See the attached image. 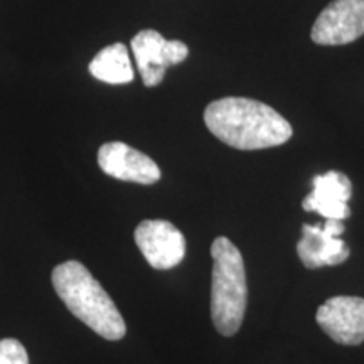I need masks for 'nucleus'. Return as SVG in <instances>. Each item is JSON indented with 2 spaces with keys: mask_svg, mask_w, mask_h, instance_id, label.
Here are the masks:
<instances>
[{
  "mask_svg": "<svg viewBox=\"0 0 364 364\" xmlns=\"http://www.w3.org/2000/svg\"><path fill=\"white\" fill-rule=\"evenodd\" d=\"M206 127L216 139L238 150H262L289 142L292 125L268 105L228 97L209 103Z\"/></svg>",
  "mask_w": 364,
  "mask_h": 364,
  "instance_id": "obj_1",
  "label": "nucleus"
},
{
  "mask_svg": "<svg viewBox=\"0 0 364 364\" xmlns=\"http://www.w3.org/2000/svg\"><path fill=\"white\" fill-rule=\"evenodd\" d=\"M58 297L83 324L107 341L125 338L127 326L110 295L93 279L83 263L70 260L61 263L51 273Z\"/></svg>",
  "mask_w": 364,
  "mask_h": 364,
  "instance_id": "obj_2",
  "label": "nucleus"
},
{
  "mask_svg": "<svg viewBox=\"0 0 364 364\" xmlns=\"http://www.w3.org/2000/svg\"><path fill=\"white\" fill-rule=\"evenodd\" d=\"M211 257V318L221 336L231 338L243 324L247 311L248 289L245 262L240 250L225 236L213 241Z\"/></svg>",
  "mask_w": 364,
  "mask_h": 364,
  "instance_id": "obj_3",
  "label": "nucleus"
},
{
  "mask_svg": "<svg viewBox=\"0 0 364 364\" xmlns=\"http://www.w3.org/2000/svg\"><path fill=\"white\" fill-rule=\"evenodd\" d=\"M132 51L145 86L162 83L166 70L189 56V48L181 41L164 39L157 31L145 29L132 39Z\"/></svg>",
  "mask_w": 364,
  "mask_h": 364,
  "instance_id": "obj_4",
  "label": "nucleus"
},
{
  "mask_svg": "<svg viewBox=\"0 0 364 364\" xmlns=\"http://www.w3.org/2000/svg\"><path fill=\"white\" fill-rule=\"evenodd\" d=\"M134 236L140 253L156 270H171L184 260L186 238L169 221L145 220Z\"/></svg>",
  "mask_w": 364,
  "mask_h": 364,
  "instance_id": "obj_5",
  "label": "nucleus"
},
{
  "mask_svg": "<svg viewBox=\"0 0 364 364\" xmlns=\"http://www.w3.org/2000/svg\"><path fill=\"white\" fill-rule=\"evenodd\" d=\"M339 220H326L324 225H302V238L297 243L300 262L309 270L334 267L348 260L349 248L339 238L344 233Z\"/></svg>",
  "mask_w": 364,
  "mask_h": 364,
  "instance_id": "obj_6",
  "label": "nucleus"
},
{
  "mask_svg": "<svg viewBox=\"0 0 364 364\" xmlns=\"http://www.w3.org/2000/svg\"><path fill=\"white\" fill-rule=\"evenodd\" d=\"M312 41L321 46H343L364 36V0H334L318 14Z\"/></svg>",
  "mask_w": 364,
  "mask_h": 364,
  "instance_id": "obj_7",
  "label": "nucleus"
},
{
  "mask_svg": "<svg viewBox=\"0 0 364 364\" xmlns=\"http://www.w3.org/2000/svg\"><path fill=\"white\" fill-rule=\"evenodd\" d=\"M317 324L338 344L364 343V299L338 295L326 300L316 314Z\"/></svg>",
  "mask_w": 364,
  "mask_h": 364,
  "instance_id": "obj_8",
  "label": "nucleus"
},
{
  "mask_svg": "<svg viewBox=\"0 0 364 364\" xmlns=\"http://www.w3.org/2000/svg\"><path fill=\"white\" fill-rule=\"evenodd\" d=\"M98 166L113 179L150 186L161 179V169L149 156L124 142L103 144L98 150Z\"/></svg>",
  "mask_w": 364,
  "mask_h": 364,
  "instance_id": "obj_9",
  "label": "nucleus"
},
{
  "mask_svg": "<svg viewBox=\"0 0 364 364\" xmlns=\"http://www.w3.org/2000/svg\"><path fill=\"white\" fill-rule=\"evenodd\" d=\"M312 186V193L302 201L306 211L318 213L326 220L343 221L351 216L348 203L353 196V184L348 176L339 171H329L314 177Z\"/></svg>",
  "mask_w": 364,
  "mask_h": 364,
  "instance_id": "obj_10",
  "label": "nucleus"
},
{
  "mask_svg": "<svg viewBox=\"0 0 364 364\" xmlns=\"http://www.w3.org/2000/svg\"><path fill=\"white\" fill-rule=\"evenodd\" d=\"M90 73L97 80L108 85L132 83L134 66H132L127 46L115 43L102 49L90 63Z\"/></svg>",
  "mask_w": 364,
  "mask_h": 364,
  "instance_id": "obj_11",
  "label": "nucleus"
},
{
  "mask_svg": "<svg viewBox=\"0 0 364 364\" xmlns=\"http://www.w3.org/2000/svg\"><path fill=\"white\" fill-rule=\"evenodd\" d=\"M0 364H29V356L21 341L0 339Z\"/></svg>",
  "mask_w": 364,
  "mask_h": 364,
  "instance_id": "obj_12",
  "label": "nucleus"
}]
</instances>
